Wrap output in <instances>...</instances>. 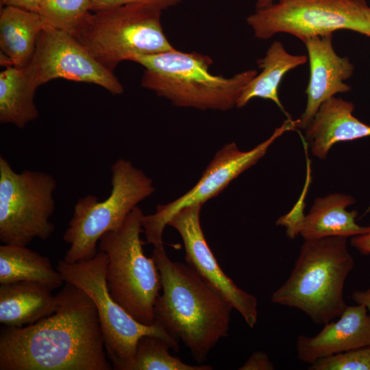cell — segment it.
Masks as SVG:
<instances>
[{"mask_svg":"<svg viewBox=\"0 0 370 370\" xmlns=\"http://www.w3.org/2000/svg\"><path fill=\"white\" fill-rule=\"evenodd\" d=\"M56 312L23 327L0 331V370H111L97 308L65 282Z\"/></svg>","mask_w":370,"mask_h":370,"instance_id":"1","label":"cell"},{"mask_svg":"<svg viewBox=\"0 0 370 370\" xmlns=\"http://www.w3.org/2000/svg\"><path fill=\"white\" fill-rule=\"evenodd\" d=\"M162 293L154 305V321L204 362L219 340L228 335L232 307L190 267L173 262L164 245L154 247Z\"/></svg>","mask_w":370,"mask_h":370,"instance_id":"2","label":"cell"},{"mask_svg":"<svg viewBox=\"0 0 370 370\" xmlns=\"http://www.w3.org/2000/svg\"><path fill=\"white\" fill-rule=\"evenodd\" d=\"M132 62L145 68L141 86L174 106L226 111L236 107L247 84L258 74L248 69L231 77L209 71L212 60L196 51L173 49L159 53L137 55Z\"/></svg>","mask_w":370,"mask_h":370,"instance_id":"3","label":"cell"},{"mask_svg":"<svg viewBox=\"0 0 370 370\" xmlns=\"http://www.w3.org/2000/svg\"><path fill=\"white\" fill-rule=\"evenodd\" d=\"M354 265L347 238L306 240L289 277L272 294L271 301L297 308L315 324L325 325L347 306L343 291Z\"/></svg>","mask_w":370,"mask_h":370,"instance_id":"4","label":"cell"},{"mask_svg":"<svg viewBox=\"0 0 370 370\" xmlns=\"http://www.w3.org/2000/svg\"><path fill=\"white\" fill-rule=\"evenodd\" d=\"M162 10L128 4L91 12L69 34L103 66L113 71L137 55L175 49L161 23Z\"/></svg>","mask_w":370,"mask_h":370,"instance_id":"5","label":"cell"},{"mask_svg":"<svg viewBox=\"0 0 370 370\" xmlns=\"http://www.w3.org/2000/svg\"><path fill=\"white\" fill-rule=\"evenodd\" d=\"M140 208L136 206L123 225L105 233L99 241V250L106 253V280L110 295L138 322L154 323V305L162 289L160 275L153 257L143 251Z\"/></svg>","mask_w":370,"mask_h":370,"instance_id":"6","label":"cell"},{"mask_svg":"<svg viewBox=\"0 0 370 370\" xmlns=\"http://www.w3.org/2000/svg\"><path fill=\"white\" fill-rule=\"evenodd\" d=\"M110 195L99 201L92 195L79 198L64 235L70 245L64 260L74 263L92 258L97 245L106 232L116 231L138 204L154 191L153 180L130 160H117L111 166Z\"/></svg>","mask_w":370,"mask_h":370,"instance_id":"7","label":"cell"},{"mask_svg":"<svg viewBox=\"0 0 370 370\" xmlns=\"http://www.w3.org/2000/svg\"><path fill=\"white\" fill-rule=\"evenodd\" d=\"M108 257L99 251L92 258L68 263L60 260L56 266L64 282L82 290L94 303L98 314L106 351L113 369L129 370L138 340L146 335L166 341L176 352L178 341L160 323L143 324L127 312L110 295L106 269Z\"/></svg>","mask_w":370,"mask_h":370,"instance_id":"8","label":"cell"},{"mask_svg":"<svg viewBox=\"0 0 370 370\" xmlns=\"http://www.w3.org/2000/svg\"><path fill=\"white\" fill-rule=\"evenodd\" d=\"M247 23L263 40L286 33L304 42L341 29L370 37V6L366 0H276L256 10Z\"/></svg>","mask_w":370,"mask_h":370,"instance_id":"9","label":"cell"},{"mask_svg":"<svg viewBox=\"0 0 370 370\" xmlns=\"http://www.w3.org/2000/svg\"><path fill=\"white\" fill-rule=\"evenodd\" d=\"M54 177L42 171L15 172L0 156V241L27 247L35 238L45 241L55 231L49 221L55 209Z\"/></svg>","mask_w":370,"mask_h":370,"instance_id":"10","label":"cell"},{"mask_svg":"<svg viewBox=\"0 0 370 370\" xmlns=\"http://www.w3.org/2000/svg\"><path fill=\"white\" fill-rule=\"evenodd\" d=\"M298 122V119L288 118L269 138L247 151H241L234 142L224 145L190 190L171 202L158 205L153 214L143 216L142 224L147 243L154 247L162 245L164 229L176 212L192 205L204 204L217 196L232 180L262 158L277 138L297 128Z\"/></svg>","mask_w":370,"mask_h":370,"instance_id":"11","label":"cell"},{"mask_svg":"<svg viewBox=\"0 0 370 370\" xmlns=\"http://www.w3.org/2000/svg\"><path fill=\"white\" fill-rule=\"evenodd\" d=\"M25 69L36 88L62 78L97 84L112 95L124 91L113 71L100 64L71 34L49 26L40 33Z\"/></svg>","mask_w":370,"mask_h":370,"instance_id":"12","label":"cell"},{"mask_svg":"<svg viewBox=\"0 0 370 370\" xmlns=\"http://www.w3.org/2000/svg\"><path fill=\"white\" fill-rule=\"evenodd\" d=\"M202 206L195 204L179 210L167 225L175 228L181 236L187 264L241 314L249 328H253L258 320L257 298L238 287L220 267L201 225Z\"/></svg>","mask_w":370,"mask_h":370,"instance_id":"13","label":"cell"},{"mask_svg":"<svg viewBox=\"0 0 370 370\" xmlns=\"http://www.w3.org/2000/svg\"><path fill=\"white\" fill-rule=\"evenodd\" d=\"M332 34L315 36L304 43L308 52L310 77L306 89L307 103L297 128L305 130L320 106L336 94L347 92L351 87L344 82L354 72L347 57L337 55L332 45Z\"/></svg>","mask_w":370,"mask_h":370,"instance_id":"14","label":"cell"},{"mask_svg":"<svg viewBox=\"0 0 370 370\" xmlns=\"http://www.w3.org/2000/svg\"><path fill=\"white\" fill-rule=\"evenodd\" d=\"M338 318L323 325L313 336L297 337L296 350L301 361L310 365L331 355L370 346V314L365 306H347Z\"/></svg>","mask_w":370,"mask_h":370,"instance_id":"15","label":"cell"},{"mask_svg":"<svg viewBox=\"0 0 370 370\" xmlns=\"http://www.w3.org/2000/svg\"><path fill=\"white\" fill-rule=\"evenodd\" d=\"M353 103L335 97L322 103L305 129L314 156L325 159L336 143L370 136V125L355 117Z\"/></svg>","mask_w":370,"mask_h":370,"instance_id":"16","label":"cell"},{"mask_svg":"<svg viewBox=\"0 0 370 370\" xmlns=\"http://www.w3.org/2000/svg\"><path fill=\"white\" fill-rule=\"evenodd\" d=\"M355 203L352 196L340 193L317 198L308 213L304 215L297 234L306 241L330 236L347 238L365 233L369 226H360L356 222L358 212L346 210Z\"/></svg>","mask_w":370,"mask_h":370,"instance_id":"17","label":"cell"},{"mask_svg":"<svg viewBox=\"0 0 370 370\" xmlns=\"http://www.w3.org/2000/svg\"><path fill=\"white\" fill-rule=\"evenodd\" d=\"M46 286L34 282L0 285V323L8 327H23L53 314L57 295Z\"/></svg>","mask_w":370,"mask_h":370,"instance_id":"18","label":"cell"},{"mask_svg":"<svg viewBox=\"0 0 370 370\" xmlns=\"http://www.w3.org/2000/svg\"><path fill=\"white\" fill-rule=\"evenodd\" d=\"M45 24L40 15L12 6L0 14V47L12 66L23 68L30 62L36 41Z\"/></svg>","mask_w":370,"mask_h":370,"instance_id":"19","label":"cell"},{"mask_svg":"<svg viewBox=\"0 0 370 370\" xmlns=\"http://www.w3.org/2000/svg\"><path fill=\"white\" fill-rule=\"evenodd\" d=\"M307 61L308 56L291 54L281 42H273L265 56L257 61L258 67L262 69L261 73L257 74L245 87L237 101L236 107L243 108L254 98L269 99L290 118L279 98V86L288 71L304 64Z\"/></svg>","mask_w":370,"mask_h":370,"instance_id":"20","label":"cell"},{"mask_svg":"<svg viewBox=\"0 0 370 370\" xmlns=\"http://www.w3.org/2000/svg\"><path fill=\"white\" fill-rule=\"evenodd\" d=\"M18 282L40 283L53 291L64 282L47 256L25 246H0V284Z\"/></svg>","mask_w":370,"mask_h":370,"instance_id":"21","label":"cell"},{"mask_svg":"<svg viewBox=\"0 0 370 370\" xmlns=\"http://www.w3.org/2000/svg\"><path fill=\"white\" fill-rule=\"evenodd\" d=\"M37 88L25 66H7L0 73V123L23 128L38 116L34 101Z\"/></svg>","mask_w":370,"mask_h":370,"instance_id":"22","label":"cell"},{"mask_svg":"<svg viewBox=\"0 0 370 370\" xmlns=\"http://www.w3.org/2000/svg\"><path fill=\"white\" fill-rule=\"evenodd\" d=\"M171 346L162 338L146 335L136 345V352L129 370H211L208 365H192L172 356Z\"/></svg>","mask_w":370,"mask_h":370,"instance_id":"23","label":"cell"},{"mask_svg":"<svg viewBox=\"0 0 370 370\" xmlns=\"http://www.w3.org/2000/svg\"><path fill=\"white\" fill-rule=\"evenodd\" d=\"M91 0H42L38 14L45 26L70 33L91 12Z\"/></svg>","mask_w":370,"mask_h":370,"instance_id":"24","label":"cell"},{"mask_svg":"<svg viewBox=\"0 0 370 370\" xmlns=\"http://www.w3.org/2000/svg\"><path fill=\"white\" fill-rule=\"evenodd\" d=\"M309 370H370V346L331 355L310 364Z\"/></svg>","mask_w":370,"mask_h":370,"instance_id":"25","label":"cell"},{"mask_svg":"<svg viewBox=\"0 0 370 370\" xmlns=\"http://www.w3.org/2000/svg\"><path fill=\"white\" fill-rule=\"evenodd\" d=\"M182 0H91V12L128 4H145L156 7L162 10L180 3Z\"/></svg>","mask_w":370,"mask_h":370,"instance_id":"26","label":"cell"},{"mask_svg":"<svg viewBox=\"0 0 370 370\" xmlns=\"http://www.w3.org/2000/svg\"><path fill=\"white\" fill-rule=\"evenodd\" d=\"M240 370H273L274 366L267 354L261 351L254 352L240 367Z\"/></svg>","mask_w":370,"mask_h":370,"instance_id":"27","label":"cell"},{"mask_svg":"<svg viewBox=\"0 0 370 370\" xmlns=\"http://www.w3.org/2000/svg\"><path fill=\"white\" fill-rule=\"evenodd\" d=\"M352 245L360 254H370V225L367 232L364 234L353 236L351 239Z\"/></svg>","mask_w":370,"mask_h":370,"instance_id":"28","label":"cell"},{"mask_svg":"<svg viewBox=\"0 0 370 370\" xmlns=\"http://www.w3.org/2000/svg\"><path fill=\"white\" fill-rule=\"evenodd\" d=\"M5 6L19 8L38 13L42 0H1Z\"/></svg>","mask_w":370,"mask_h":370,"instance_id":"29","label":"cell"},{"mask_svg":"<svg viewBox=\"0 0 370 370\" xmlns=\"http://www.w3.org/2000/svg\"><path fill=\"white\" fill-rule=\"evenodd\" d=\"M352 299L356 304L365 306L370 314V288L354 291L352 294Z\"/></svg>","mask_w":370,"mask_h":370,"instance_id":"30","label":"cell"},{"mask_svg":"<svg viewBox=\"0 0 370 370\" xmlns=\"http://www.w3.org/2000/svg\"><path fill=\"white\" fill-rule=\"evenodd\" d=\"M276 0H256V10L262 9Z\"/></svg>","mask_w":370,"mask_h":370,"instance_id":"31","label":"cell"}]
</instances>
